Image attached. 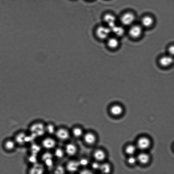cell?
<instances>
[{
	"label": "cell",
	"mask_w": 174,
	"mask_h": 174,
	"mask_svg": "<svg viewBox=\"0 0 174 174\" xmlns=\"http://www.w3.org/2000/svg\"><path fill=\"white\" fill-rule=\"evenodd\" d=\"M80 166L79 162L75 161H70L66 165L67 170L70 172H74L77 171Z\"/></svg>",
	"instance_id": "5bb4252c"
},
{
	"label": "cell",
	"mask_w": 174,
	"mask_h": 174,
	"mask_svg": "<svg viewBox=\"0 0 174 174\" xmlns=\"http://www.w3.org/2000/svg\"><path fill=\"white\" fill-rule=\"evenodd\" d=\"M56 139L61 141L66 140L69 137V133L68 131L63 128H57L55 133Z\"/></svg>",
	"instance_id": "8992f818"
},
{
	"label": "cell",
	"mask_w": 174,
	"mask_h": 174,
	"mask_svg": "<svg viewBox=\"0 0 174 174\" xmlns=\"http://www.w3.org/2000/svg\"><path fill=\"white\" fill-rule=\"evenodd\" d=\"M137 158L131 156L128 159V162L131 165H133L137 162Z\"/></svg>",
	"instance_id": "484cf974"
},
{
	"label": "cell",
	"mask_w": 174,
	"mask_h": 174,
	"mask_svg": "<svg viewBox=\"0 0 174 174\" xmlns=\"http://www.w3.org/2000/svg\"><path fill=\"white\" fill-rule=\"evenodd\" d=\"M112 32H113L115 36L117 37L122 36L125 33V30L122 27L115 25L111 29Z\"/></svg>",
	"instance_id": "e0dca14e"
},
{
	"label": "cell",
	"mask_w": 174,
	"mask_h": 174,
	"mask_svg": "<svg viewBox=\"0 0 174 174\" xmlns=\"http://www.w3.org/2000/svg\"><path fill=\"white\" fill-rule=\"evenodd\" d=\"M29 137L24 132L19 133L15 137L14 140L17 145H23L29 141Z\"/></svg>",
	"instance_id": "7c38bea8"
},
{
	"label": "cell",
	"mask_w": 174,
	"mask_h": 174,
	"mask_svg": "<svg viewBox=\"0 0 174 174\" xmlns=\"http://www.w3.org/2000/svg\"><path fill=\"white\" fill-rule=\"evenodd\" d=\"M94 157L95 159L98 161H102L105 158V153L102 150H98L95 152Z\"/></svg>",
	"instance_id": "ffe728a7"
},
{
	"label": "cell",
	"mask_w": 174,
	"mask_h": 174,
	"mask_svg": "<svg viewBox=\"0 0 174 174\" xmlns=\"http://www.w3.org/2000/svg\"><path fill=\"white\" fill-rule=\"evenodd\" d=\"M85 142L89 144H92L94 143L96 140L95 136L92 133H87L84 137Z\"/></svg>",
	"instance_id": "d6986e66"
},
{
	"label": "cell",
	"mask_w": 174,
	"mask_h": 174,
	"mask_svg": "<svg viewBox=\"0 0 174 174\" xmlns=\"http://www.w3.org/2000/svg\"><path fill=\"white\" fill-rule=\"evenodd\" d=\"M137 158V161L140 163L146 164L149 162L150 157L147 153H142L138 155Z\"/></svg>",
	"instance_id": "9a60e30c"
},
{
	"label": "cell",
	"mask_w": 174,
	"mask_h": 174,
	"mask_svg": "<svg viewBox=\"0 0 174 174\" xmlns=\"http://www.w3.org/2000/svg\"></svg>",
	"instance_id": "4dcf8cb0"
},
{
	"label": "cell",
	"mask_w": 174,
	"mask_h": 174,
	"mask_svg": "<svg viewBox=\"0 0 174 174\" xmlns=\"http://www.w3.org/2000/svg\"><path fill=\"white\" fill-rule=\"evenodd\" d=\"M56 129L55 125L52 123H49V124L45 125L46 133H48L50 135H52L53 134H55Z\"/></svg>",
	"instance_id": "7402d4cb"
},
{
	"label": "cell",
	"mask_w": 174,
	"mask_h": 174,
	"mask_svg": "<svg viewBox=\"0 0 174 174\" xmlns=\"http://www.w3.org/2000/svg\"><path fill=\"white\" fill-rule=\"evenodd\" d=\"M174 60L173 57L168 55L161 57L159 60V62L161 66L167 67L173 64Z\"/></svg>",
	"instance_id": "30bf717a"
},
{
	"label": "cell",
	"mask_w": 174,
	"mask_h": 174,
	"mask_svg": "<svg viewBox=\"0 0 174 174\" xmlns=\"http://www.w3.org/2000/svg\"><path fill=\"white\" fill-rule=\"evenodd\" d=\"M73 135L75 137H80L83 134L82 130L79 128H75L72 131Z\"/></svg>",
	"instance_id": "d4e9b609"
},
{
	"label": "cell",
	"mask_w": 174,
	"mask_h": 174,
	"mask_svg": "<svg viewBox=\"0 0 174 174\" xmlns=\"http://www.w3.org/2000/svg\"><path fill=\"white\" fill-rule=\"evenodd\" d=\"M65 152L69 156L74 155L77 151V148L72 143H69L65 146Z\"/></svg>",
	"instance_id": "2e32d148"
},
{
	"label": "cell",
	"mask_w": 174,
	"mask_h": 174,
	"mask_svg": "<svg viewBox=\"0 0 174 174\" xmlns=\"http://www.w3.org/2000/svg\"><path fill=\"white\" fill-rule=\"evenodd\" d=\"M99 169L102 173H109L111 170L110 166L107 163L101 165Z\"/></svg>",
	"instance_id": "603a6c76"
},
{
	"label": "cell",
	"mask_w": 174,
	"mask_h": 174,
	"mask_svg": "<svg viewBox=\"0 0 174 174\" xmlns=\"http://www.w3.org/2000/svg\"><path fill=\"white\" fill-rule=\"evenodd\" d=\"M29 132L30 135L34 138L42 137L46 133L45 125L39 122L33 123L29 128Z\"/></svg>",
	"instance_id": "6da1fadb"
},
{
	"label": "cell",
	"mask_w": 174,
	"mask_h": 174,
	"mask_svg": "<svg viewBox=\"0 0 174 174\" xmlns=\"http://www.w3.org/2000/svg\"><path fill=\"white\" fill-rule=\"evenodd\" d=\"M151 144L150 140L146 137H141L139 139L137 142V147L141 150L147 149Z\"/></svg>",
	"instance_id": "9c48e42d"
},
{
	"label": "cell",
	"mask_w": 174,
	"mask_h": 174,
	"mask_svg": "<svg viewBox=\"0 0 174 174\" xmlns=\"http://www.w3.org/2000/svg\"><path fill=\"white\" fill-rule=\"evenodd\" d=\"M143 28L140 25H132L128 31V36L133 39L139 38L142 36Z\"/></svg>",
	"instance_id": "3957f363"
},
{
	"label": "cell",
	"mask_w": 174,
	"mask_h": 174,
	"mask_svg": "<svg viewBox=\"0 0 174 174\" xmlns=\"http://www.w3.org/2000/svg\"><path fill=\"white\" fill-rule=\"evenodd\" d=\"M80 165L82 166H86L89 164V161L87 159L83 158L80 160L79 162Z\"/></svg>",
	"instance_id": "83f0119b"
},
{
	"label": "cell",
	"mask_w": 174,
	"mask_h": 174,
	"mask_svg": "<svg viewBox=\"0 0 174 174\" xmlns=\"http://www.w3.org/2000/svg\"><path fill=\"white\" fill-rule=\"evenodd\" d=\"M104 21L110 29L115 26L116 22V19L114 15L111 14H107L103 17Z\"/></svg>",
	"instance_id": "8fae6325"
},
{
	"label": "cell",
	"mask_w": 174,
	"mask_h": 174,
	"mask_svg": "<svg viewBox=\"0 0 174 174\" xmlns=\"http://www.w3.org/2000/svg\"><path fill=\"white\" fill-rule=\"evenodd\" d=\"M100 165L97 162H94L92 163V166L95 170H97L100 168Z\"/></svg>",
	"instance_id": "f546056e"
},
{
	"label": "cell",
	"mask_w": 174,
	"mask_h": 174,
	"mask_svg": "<svg viewBox=\"0 0 174 174\" xmlns=\"http://www.w3.org/2000/svg\"><path fill=\"white\" fill-rule=\"evenodd\" d=\"M168 52L169 55L173 57L174 56V45H171L168 47Z\"/></svg>",
	"instance_id": "4316f807"
},
{
	"label": "cell",
	"mask_w": 174,
	"mask_h": 174,
	"mask_svg": "<svg viewBox=\"0 0 174 174\" xmlns=\"http://www.w3.org/2000/svg\"><path fill=\"white\" fill-rule=\"evenodd\" d=\"M112 32L109 27L105 26H99L96 30L95 34L98 39L102 41H106Z\"/></svg>",
	"instance_id": "7a4b0ae2"
},
{
	"label": "cell",
	"mask_w": 174,
	"mask_h": 174,
	"mask_svg": "<svg viewBox=\"0 0 174 174\" xmlns=\"http://www.w3.org/2000/svg\"><path fill=\"white\" fill-rule=\"evenodd\" d=\"M110 111L112 115L114 116L120 115L123 112V109L120 106L118 105H115L113 106L111 108Z\"/></svg>",
	"instance_id": "ac0fdd59"
},
{
	"label": "cell",
	"mask_w": 174,
	"mask_h": 174,
	"mask_svg": "<svg viewBox=\"0 0 174 174\" xmlns=\"http://www.w3.org/2000/svg\"><path fill=\"white\" fill-rule=\"evenodd\" d=\"M155 22L153 16L150 15H146L141 19L140 25L143 28H150L153 26Z\"/></svg>",
	"instance_id": "52a82bcc"
},
{
	"label": "cell",
	"mask_w": 174,
	"mask_h": 174,
	"mask_svg": "<svg viewBox=\"0 0 174 174\" xmlns=\"http://www.w3.org/2000/svg\"><path fill=\"white\" fill-rule=\"evenodd\" d=\"M57 144L56 139L50 137L43 139L41 143L42 147L47 150L54 149L56 147Z\"/></svg>",
	"instance_id": "277c9868"
},
{
	"label": "cell",
	"mask_w": 174,
	"mask_h": 174,
	"mask_svg": "<svg viewBox=\"0 0 174 174\" xmlns=\"http://www.w3.org/2000/svg\"><path fill=\"white\" fill-rule=\"evenodd\" d=\"M55 171H57V173H64V169L62 166H58L57 168L55 169Z\"/></svg>",
	"instance_id": "f1b7e54d"
},
{
	"label": "cell",
	"mask_w": 174,
	"mask_h": 174,
	"mask_svg": "<svg viewBox=\"0 0 174 174\" xmlns=\"http://www.w3.org/2000/svg\"><path fill=\"white\" fill-rule=\"evenodd\" d=\"M135 16L132 12L125 13L120 18L121 23L125 26H132L135 20Z\"/></svg>",
	"instance_id": "5b68a950"
},
{
	"label": "cell",
	"mask_w": 174,
	"mask_h": 174,
	"mask_svg": "<svg viewBox=\"0 0 174 174\" xmlns=\"http://www.w3.org/2000/svg\"><path fill=\"white\" fill-rule=\"evenodd\" d=\"M136 151V147L134 146L130 145L127 146L125 149V152L128 154L132 155Z\"/></svg>",
	"instance_id": "cb8c5ba5"
},
{
	"label": "cell",
	"mask_w": 174,
	"mask_h": 174,
	"mask_svg": "<svg viewBox=\"0 0 174 174\" xmlns=\"http://www.w3.org/2000/svg\"><path fill=\"white\" fill-rule=\"evenodd\" d=\"M17 144L14 140L9 139L5 141L4 147L6 150L9 152H11L16 149Z\"/></svg>",
	"instance_id": "4fadbf2b"
},
{
	"label": "cell",
	"mask_w": 174,
	"mask_h": 174,
	"mask_svg": "<svg viewBox=\"0 0 174 174\" xmlns=\"http://www.w3.org/2000/svg\"><path fill=\"white\" fill-rule=\"evenodd\" d=\"M105 41L107 46L111 49H116L120 46V42L119 38L117 37H110Z\"/></svg>",
	"instance_id": "ba28073f"
},
{
	"label": "cell",
	"mask_w": 174,
	"mask_h": 174,
	"mask_svg": "<svg viewBox=\"0 0 174 174\" xmlns=\"http://www.w3.org/2000/svg\"><path fill=\"white\" fill-rule=\"evenodd\" d=\"M54 149L53 155L55 158L58 159H60L63 157L64 155V150L60 148L56 147Z\"/></svg>",
	"instance_id": "44dd1931"
}]
</instances>
